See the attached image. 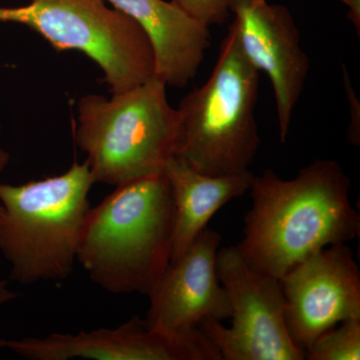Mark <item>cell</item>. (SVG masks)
Segmentation results:
<instances>
[{
	"mask_svg": "<svg viewBox=\"0 0 360 360\" xmlns=\"http://www.w3.org/2000/svg\"><path fill=\"white\" fill-rule=\"evenodd\" d=\"M4 348L28 360H222L200 328L165 333L137 315L115 328L6 340Z\"/></svg>",
	"mask_w": 360,
	"mask_h": 360,
	"instance_id": "obj_8",
	"label": "cell"
},
{
	"mask_svg": "<svg viewBox=\"0 0 360 360\" xmlns=\"http://www.w3.org/2000/svg\"><path fill=\"white\" fill-rule=\"evenodd\" d=\"M172 4L191 20L210 27L226 20L231 0H172Z\"/></svg>",
	"mask_w": 360,
	"mask_h": 360,
	"instance_id": "obj_15",
	"label": "cell"
},
{
	"mask_svg": "<svg viewBox=\"0 0 360 360\" xmlns=\"http://www.w3.org/2000/svg\"><path fill=\"white\" fill-rule=\"evenodd\" d=\"M309 360H359L360 319H349L317 336L305 349Z\"/></svg>",
	"mask_w": 360,
	"mask_h": 360,
	"instance_id": "obj_14",
	"label": "cell"
},
{
	"mask_svg": "<svg viewBox=\"0 0 360 360\" xmlns=\"http://www.w3.org/2000/svg\"><path fill=\"white\" fill-rule=\"evenodd\" d=\"M343 77H345V92L347 94V101L349 103V115L350 120L348 123L347 139L352 146H360V108L359 99L355 96L354 89L350 84L349 77H348L347 71L343 66Z\"/></svg>",
	"mask_w": 360,
	"mask_h": 360,
	"instance_id": "obj_16",
	"label": "cell"
},
{
	"mask_svg": "<svg viewBox=\"0 0 360 360\" xmlns=\"http://www.w3.org/2000/svg\"><path fill=\"white\" fill-rule=\"evenodd\" d=\"M174 200L172 257L174 262L207 227L208 221L227 202L250 191L252 172L236 176H210L180 158H170L163 168Z\"/></svg>",
	"mask_w": 360,
	"mask_h": 360,
	"instance_id": "obj_13",
	"label": "cell"
},
{
	"mask_svg": "<svg viewBox=\"0 0 360 360\" xmlns=\"http://www.w3.org/2000/svg\"><path fill=\"white\" fill-rule=\"evenodd\" d=\"M142 26L155 49V77L186 87L198 75L210 46L207 26L165 0H106Z\"/></svg>",
	"mask_w": 360,
	"mask_h": 360,
	"instance_id": "obj_12",
	"label": "cell"
},
{
	"mask_svg": "<svg viewBox=\"0 0 360 360\" xmlns=\"http://www.w3.org/2000/svg\"><path fill=\"white\" fill-rule=\"evenodd\" d=\"M18 297V295L14 291L9 290L8 281H0V307L7 302H13ZM6 347V340L0 338V348Z\"/></svg>",
	"mask_w": 360,
	"mask_h": 360,
	"instance_id": "obj_18",
	"label": "cell"
},
{
	"mask_svg": "<svg viewBox=\"0 0 360 360\" xmlns=\"http://www.w3.org/2000/svg\"><path fill=\"white\" fill-rule=\"evenodd\" d=\"M352 181L335 160H317L292 179L272 169L251 179V208L236 245L258 271L277 279L315 252L360 236Z\"/></svg>",
	"mask_w": 360,
	"mask_h": 360,
	"instance_id": "obj_1",
	"label": "cell"
},
{
	"mask_svg": "<svg viewBox=\"0 0 360 360\" xmlns=\"http://www.w3.org/2000/svg\"><path fill=\"white\" fill-rule=\"evenodd\" d=\"M217 272L231 302V326L206 319L198 328L222 360L305 359L288 333L281 279L253 269L236 245L217 251Z\"/></svg>",
	"mask_w": 360,
	"mask_h": 360,
	"instance_id": "obj_7",
	"label": "cell"
},
{
	"mask_svg": "<svg viewBox=\"0 0 360 360\" xmlns=\"http://www.w3.org/2000/svg\"><path fill=\"white\" fill-rule=\"evenodd\" d=\"M291 340L304 350L328 329L360 319V270L347 243L322 248L281 278Z\"/></svg>",
	"mask_w": 360,
	"mask_h": 360,
	"instance_id": "obj_9",
	"label": "cell"
},
{
	"mask_svg": "<svg viewBox=\"0 0 360 360\" xmlns=\"http://www.w3.org/2000/svg\"><path fill=\"white\" fill-rule=\"evenodd\" d=\"M229 11L241 51L274 87L279 137L284 143L310 70L295 18L285 6L266 0H231Z\"/></svg>",
	"mask_w": 360,
	"mask_h": 360,
	"instance_id": "obj_10",
	"label": "cell"
},
{
	"mask_svg": "<svg viewBox=\"0 0 360 360\" xmlns=\"http://www.w3.org/2000/svg\"><path fill=\"white\" fill-rule=\"evenodd\" d=\"M94 184L86 161L77 160L58 176L0 184V253L11 281L30 285L70 277Z\"/></svg>",
	"mask_w": 360,
	"mask_h": 360,
	"instance_id": "obj_3",
	"label": "cell"
},
{
	"mask_svg": "<svg viewBox=\"0 0 360 360\" xmlns=\"http://www.w3.org/2000/svg\"><path fill=\"white\" fill-rule=\"evenodd\" d=\"M348 8L347 18L360 34V0H340Z\"/></svg>",
	"mask_w": 360,
	"mask_h": 360,
	"instance_id": "obj_17",
	"label": "cell"
},
{
	"mask_svg": "<svg viewBox=\"0 0 360 360\" xmlns=\"http://www.w3.org/2000/svg\"><path fill=\"white\" fill-rule=\"evenodd\" d=\"M0 132H1V125H0Z\"/></svg>",
	"mask_w": 360,
	"mask_h": 360,
	"instance_id": "obj_20",
	"label": "cell"
},
{
	"mask_svg": "<svg viewBox=\"0 0 360 360\" xmlns=\"http://www.w3.org/2000/svg\"><path fill=\"white\" fill-rule=\"evenodd\" d=\"M0 22L27 26L58 51L84 52L103 71L111 96L155 75V56L142 26L105 0H32L0 7Z\"/></svg>",
	"mask_w": 360,
	"mask_h": 360,
	"instance_id": "obj_6",
	"label": "cell"
},
{
	"mask_svg": "<svg viewBox=\"0 0 360 360\" xmlns=\"http://www.w3.org/2000/svg\"><path fill=\"white\" fill-rule=\"evenodd\" d=\"M167 86L155 75L110 98L79 99L75 142L86 155L94 184L117 186L162 172L176 155L179 116L168 103Z\"/></svg>",
	"mask_w": 360,
	"mask_h": 360,
	"instance_id": "obj_5",
	"label": "cell"
},
{
	"mask_svg": "<svg viewBox=\"0 0 360 360\" xmlns=\"http://www.w3.org/2000/svg\"><path fill=\"white\" fill-rule=\"evenodd\" d=\"M221 236L206 227L184 253L170 262L148 296L146 322L150 328L182 333L198 328L203 319L231 317L229 296L217 272Z\"/></svg>",
	"mask_w": 360,
	"mask_h": 360,
	"instance_id": "obj_11",
	"label": "cell"
},
{
	"mask_svg": "<svg viewBox=\"0 0 360 360\" xmlns=\"http://www.w3.org/2000/svg\"><path fill=\"white\" fill-rule=\"evenodd\" d=\"M174 226V195L163 172L130 180L87 210L77 262L108 292L149 296L170 264Z\"/></svg>",
	"mask_w": 360,
	"mask_h": 360,
	"instance_id": "obj_2",
	"label": "cell"
},
{
	"mask_svg": "<svg viewBox=\"0 0 360 360\" xmlns=\"http://www.w3.org/2000/svg\"><path fill=\"white\" fill-rule=\"evenodd\" d=\"M9 156L8 153H6L4 149L0 148V174L4 172V170L6 169V165H8L9 162ZM2 210L1 203H0V212Z\"/></svg>",
	"mask_w": 360,
	"mask_h": 360,
	"instance_id": "obj_19",
	"label": "cell"
},
{
	"mask_svg": "<svg viewBox=\"0 0 360 360\" xmlns=\"http://www.w3.org/2000/svg\"><path fill=\"white\" fill-rule=\"evenodd\" d=\"M260 72L229 26L212 75L180 101L176 158L210 176L250 172L260 146L255 105Z\"/></svg>",
	"mask_w": 360,
	"mask_h": 360,
	"instance_id": "obj_4",
	"label": "cell"
}]
</instances>
